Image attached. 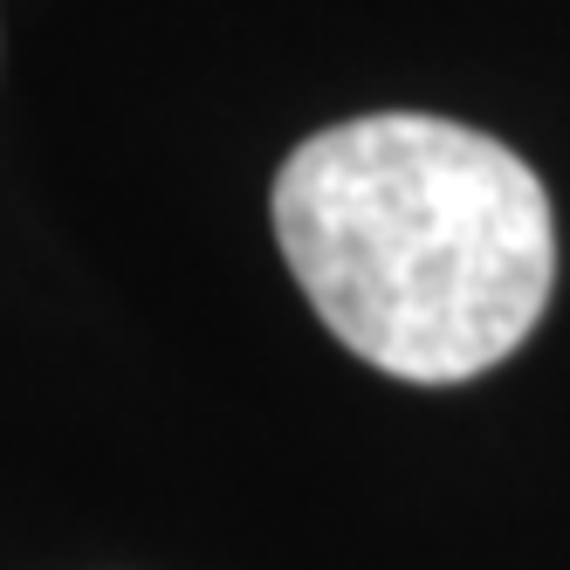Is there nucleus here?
<instances>
[{
  "label": "nucleus",
  "mask_w": 570,
  "mask_h": 570,
  "mask_svg": "<svg viewBox=\"0 0 570 570\" xmlns=\"http://www.w3.org/2000/svg\"><path fill=\"white\" fill-rule=\"evenodd\" d=\"M275 240L331 337L405 385L495 372L557 289L543 179L509 145L420 110L296 145L275 173Z\"/></svg>",
  "instance_id": "nucleus-1"
}]
</instances>
